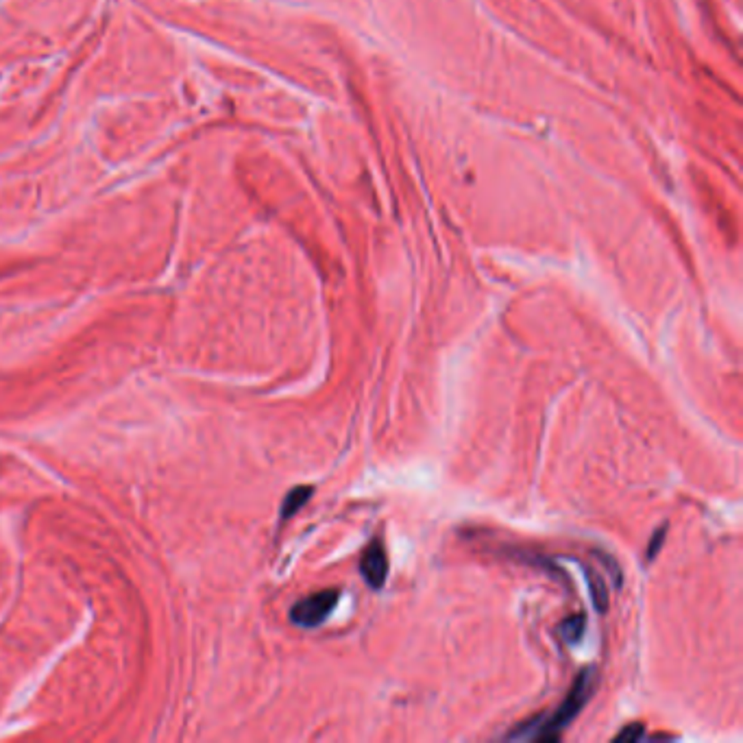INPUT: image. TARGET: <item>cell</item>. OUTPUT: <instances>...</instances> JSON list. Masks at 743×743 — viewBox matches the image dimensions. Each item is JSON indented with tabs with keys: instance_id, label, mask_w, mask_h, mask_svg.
I'll use <instances>...</instances> for the list:
<instances>
[{
	"instance_id": "cell-1",
	"label": "cell",
	"mask_w": 743,
	"mask_h": 743,
	"mask_svg": "<svg viewBox=\"0 0 743 743\" xmlns=\"http://www.w3.org/2000/svg\"><path fill=\"white\" fill-rule=\"evenodd\" d=\"M595 684H598V676H595V669H582L578 674V678L573 680L572 689L564 695V700L558 704V709L554 711L552 715H537L535 720H530L527 724H519L517 729H512L506 739H530V741H558L564 730L572 726V721L582 713V709L587 706L591 700V695L595 692Z\"/></svg>"
},
{
	"instance_id": "cell-2",
	"label": "cell",
	"mask_w": 743,
	"mask_h": 743,
	"mask_svg": "<svg viewBox=\"0 0 743 743\" xmlns=\"http://www.w3.org/2000/svg\"><path fill=\"white\" fill-rule=\"evenodd\" d=\"M338 598H340V591L336 589L318 591V593L310 595V598H303L292 606L290 621L299 628L321 626L323 621L332 615V610L336 609Z\"/></svg>"
},
{
	"instance_id": "cell-3",
	"label": "cell",
	"mask_w": 743,
	"mask_h": 743,
	"mask_svg": "<svg viewBox=\"0 0 743 743\" xmlns=\"http://www.w3.org/2000/svg\"><path fill=\"white\" fill-rule=\"evenodd\" d=\"M360 573H362L364 582L371 589L380 591L386 584V578H389V556H386V549L378 538L364 549L362 558H360Z\"/></svg>"
},
{
	"instance_id": "cell-4",
	"label": "cell",
	"mask_w": 743,
	"mask_h": 743,
	"mask_svg": "<svg viewBox=\"0 0 743 743\" xmlns=\"http://www.w3.org/2000/svg\"><path fill=\"white\" fill-rule=\"evenodd\" d=\"M312 493H314L312 486H295V489L286 495L284 506H281V517H284V519H290L292 515H297V512H299L303 506L310 501Z\"/></svg>"
},
{
	"instance_id": "cell-5",
	"label": "cell",
	"mask_w": 743,
	"mask_h": 743,
	"mask_svg": "<svg viewBox=\"0 0 743 743\" xmlns=\"http://www.w3.org/2000/svg\"><path fill=\"white\" fill-rule=\"evenodd\" d=\"M587 578L595 610H598V613H606V609H609V591H606L604 578H601L600 573H595L593 569H587Z\"/></svg>"
},
{
	"instance_id": "cell-6",
	"label": "cell",
	"mask_w": 743,
	"mask_h": 743,
	"mask_svg": "<svg viewBox=\"0 0 743 743\" xmlns=\"http://www.w3.org/2000/svg\"><path fill=\"white\" fill-rule=\"evenodd\" d=\"M584 628H587V621H584L582 613L569 617V619H564L561 626L563 639L567 643H578L584 637Z\"/></svg>"
},
{
	"instance_id": "cell-7",
	"label": "cell",
	"mask_w": 743,
	"mask_h": 743,
	"mask_svg": "<svg viewBox=\"0 0 743 743\" xmlns=\"http://www.w3.org/2000/svg\"><path fill=\"white\" fill-rule=\"evenodd\" d=\"M643 726L641 724H630L626 730H621L619 735L615 737V741H639L643 737Z\"/></svg>"
},
{
	"instance_id": "cell-8",
	"label": "cell",
	"mask_w": 743,
	"mask_h": 743,
	"mask_svg": "<svg viewBox=\"0 0 743 743\" xmlns=\"http://www.w3.org/2000/svg\"><path fill=\"white\" fill-rule=\"evenodd\" d=\"M663 541H665V527H663V530H658L656 535L652 537L650 546H647V561H652V558L656 556L658 549H661V546H663Z\"/></svg>"
}]
</instances>
